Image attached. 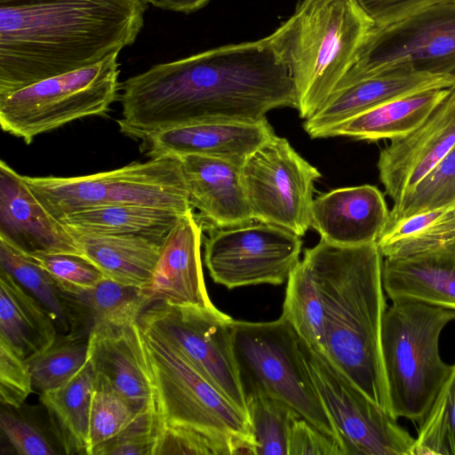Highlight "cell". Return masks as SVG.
<instances>
[{
	"label": "cell",
	"instance_id": "1",
	"mask_svg": "<svg viewBox=\"0 0 455 455\" xmlns=\"http://www.w3.org/2000/svg\"><path fill=\"white\" fill-rule=\"evenodd\" d=\"M120 132L142 137L175 126L254 123L277 108H298L285 64L266 37L160 63L121 84Z\"/></svg>",
	"mask_w": 455,
	"mask_h": 455
},
{
	"label": "cell",
	"instance_id": "2",
	"mask_svg": "<svg viewBox=\"0 0 455 455\" xmlns=\"http://www.w3.org/2000/svg\"><path fill=\"white\" fill-rule=\"evenodd\" d=\"M145 0H0V96L135 43Z\"/></svg>",
	"mask_w": 455,
	"mask_h": 455
},
{
	"label": "cell",
	"instance_id": "3",
	"mask_svg": "<svg viewBox=\"0 0 455 455\" xmlns=\"http://www.w3.org/2000/svg\"><path fill=\"white\" fill-rule=\"evenodd\" d=\"M303 259L316 282L323 307L321 351L368 398L390 413L381 355V328L387 307L378 243L343 246L320 239L305 250Z\"/></svg>",
	"mask_w": 455,
	"mask_h": 455
},
{
	"label": "cell",
	"instance_id": "4",
	"mask_svg": "<svg viewBox=\"0 0 455 455\" xmlns=\"http://www.w3.org/2000/svg\"><path fill=\"white\" fill-rule=\"evenodd\" d=\"M374 27L355 0H300L266 36L288 68L301 118H309L334 92Z\"/></svg>",
	"mask_w": 455,
	"mask_h": 455
},
{
	"label": "cell",
	"instance_id": "5",
	"mask_svg": "<svg viewBox=\"0 0 455 455\" xmlns=\"http://www.w3.org/2000/svg\"><path fill=\"white\" fill-rule=\"evenodd\" d=\"M391 300L381 328L390 413L420 424L452 369L441 358L439 339L455 320V310L414 299Z\"/></svg>",
	"mask_w": 455,
	"mask_h": 455
},
{
	"label": "cell",
	"instance_id": "6",
	"mask_svg": "<svg viewBox=\"0 0 455 455\" xmlns=\"http://www.w3.org/2000/svg\"><path fill=\"white\" fill-rule=\"evenodd\" d=\"M141 329L155 388L157 431L193 430L228 443L233 454L255 453L250 419L174 346Z\"/></svg>",
	"mask_w": 455,
	"mask_h": 455
},
{
	"label": "cell",
	"instance_id": "7",
	"mask_svg": "<svg viewBox=\"0 0 455 455\" xmlns=\"http://www.w3.org/2000/svg\"><path fill=\"white\" fill-rule=\"evenodd\" d=\"M22 178L59 221L73 212L110 205L132 204L182 213L193 210L181 162L176 156L153 157L84 176Z\"/></svg>",
	"mask_w": 455,
	"mask_h": 455
},
{
	"label": "cell",
	"instance_id": "8",
	"mask_svg": "<svg viewBox=\"0 0 455 455\" xmlns=\"http://www.w3.org/2000/svg\"><path fill=\"white\" fill-rule=\"evenodd\" d=\"M232 337L245 396L262 393L285 403L339 444L292 325L283 315L271 322L233 319Z\"/></svg>",
	"mask_w": 455,
	"mask_h": 455
},
{
	"label": "cell",
	"instance_id": "9",
	"mask_svg": "<svg viewBox=\"0 0 455 455\" xmlns=\"http://www.w3.org/2000/svg\"><path fill=\"white\" fill-rule=\"evenodd\" d=\"M118 54L0 96L2 130L30 144L75 120L106 116L120 97Z\"/></svg>",
	"mask_w": 455,
	"mask_h": 455
},
{
	"label": "cell",
	"instance_id": "10",
	"mask_svg": "<svg viewBox=\"0 0 455 455\" xmlns=\"http://www.w3.org/2000/svg\"><path fill=\"white\" fill-rule=\"evenodd\" d=\"M394 65L455 76V0L375 26L334 92Z\"/></svg>",
	"mask_w": 455,
	"mask_h": 455
},
{
	"label": "cell",
	"instance_id": "11",
	"mask_svg": "<svg viewBox=\"0 0 455 455\" xmlns=\"http://www.w3.org/2000/svg\"><path fill=\"white\" fill-rule=\"evenodd\" d=\"M232 321L215 306L165 301L150 305L138 319L142 329L178 348L205 379L248 415L234 354Z\"/></svg>",
	"mask_w": 455,
	"mask_h": 455
},
{
	"label": "cell",
	"instance_id": "12",
	"mask_svg": "<svg viewBox=\"0 0 455 455\" xmlns=\"http://www.w3.org/2000/svg\"><path fill=\"white\" fill-rule=\"evenodd\" d=\"M306 363L343 455H411L415 438L368 398L318 348L300 339Z\"/></svg>",
	"mask_w": 455,
	"mask_h": 455
},
{
	"label": "cell",
	"instance_id": "13",
	"mask_svg": "<svg viewBox=\"0 0 455 455\" xmlns=\"http://www.w3.org/2000/svg\"><path fill=\"white\" fill-rule=\"evenodd\" d=\"M254 220L302 237L309 227L315 182L321 172L275 134L241 166Z\"/></svg>",
	"mask_w": 455,
	"mask_h": 455
},
{
	"label": "cell",
	"instance_id": "14",
	"mask_svg": "<svg viewBox=\"0 0 455 455\" xmlns=\"http://www.w3.org/2000/svg\"><path fill=\"white\" fill-rule=\"evenodd\" d=\"M301 237L259 222L213 230L204 243V263L212 280L228 289L288 280L299 261Z\"/></svg>",
	"mask_w": 455,
	"mask_h": 455
},
{
	"label": "cell",
	"instance_id": "15",
	"mask_svg": "<svg viewBox=\"0 0 455 455\" xmlns=\"http://www.w3.org/2000/svg\"><path fill=\"white\" fill-rule=\"evenodd\" d=\"M455 146V84L413 131L381 149L378 170L394 203L413 188Z\"/></svg>",
	"mask_w": 455,
	"mask_h": 455
},
{
	"label": "cell",
	"instance_id": "16",
	"mask_svg": "<svg viewBox=\"0 0 455 455\" xmlns=\"http://www.w3.org/2000/svg\"><path fill=\"white\" fill-rule=\"evenodd\" d=\"M88 343L94 379L123 395L140 414L156 413L139 322L98 327L90 332Z\"/></svg>",
	"mask_w": 455,
	"mask_h": 455
},
{
	"label": "cell",
	"instance_id": "17",
	"mask_svg": "<svg viewBox=\"0 0 455 455\" xmlns=\"http://www.w3.org/2000/svg\"><path fill=\"white\" fill-rule=\"evenodd\" d=\"M0 240L28 254L84 257L68 228L40 204L19 174L0 162Z\"/></svg>",
	"mask_w": 455,
	"mask_h": 455
},
{
	"label": "cell",
	"instance_id": "18",
	"mask_svg": "<svg viewBox=\"0 0 455 455\" xmlns=\"http://www.w3.org/2000/svg\"><path fill=\"white\" fill-rule=\"evenodd\" d=\"M275 134L267 118L254 123H198L149 133L140 139V148L150 158L198 155L242 166Z\"/></svg>",
	"mask_w": 455,
	"mask_h": 455
},
{
	"label": "cell",
	"instance_id": "19",
	"mask_svg": "<svg viewBox=\"0 0 455 455\" xmlns=\"http://www.w3.org/2000/svg\"><path fill=\"white\" fill-rule=\"evenodd\" d=\"M455 76L420 72L406 65H394L334 92L303 124L312 138L328 132L347 120L384 102L431 89L450 88Z\"/></svg>",
	"mask_w": 455,
	"mask_h": 455
},
{
	"label": "cell",
	"instance_id": "20",
	"mask_svg": "<svg viewBox=\"0 0 455 455\" xmlns=\"http://www.w3.org/2000/svg\"><path fill=\"white\" fill-rule=\"evenodd\" d=\"M203 222L193 210L164 237L150 286L142 290L148 307L156 302L214 307L204 283L201 244Z\"/></svg>",
	"mask_w": 455,
	"mask_h": 455
},
{
	"label": "cell",
	"instance_id": "21",
	"mask_svg": "<svg viewBox=\"0 0 455 455\" xmlns=\"http://www.w3.org/2000/svg\"><path fill=\"white\" fill-rule=\"evenodd\" d=\"M389 216L385 196L375 186L333 189L312 202L311 228L321 239L355 246L377 242Z\"/></svg>",
	"mask_w": 455,
	"mask_h": 455
},
{
	"label": "cell",
	"instance_id": "22",
	"mask_svg": "<svg viewBox=\"0 0 455 455\" xmlns=\"http://www.w3.org/2000/svg\"><path fill=\"white\" fill-rule=\"evenodd\" d=\"M192 208L216 228L254 220L241 175V166L219 158L186 155L179 157Z\"/></svg>",
	"mask_w": 455,
	"mask_h": 455
},
{
	"label": "cell",
	"instance_id": "23",
	"mask_svg": "<svg viewBox=\"0 0 455 455\" xmlns=\"http://www.w3.org/2000/svg\"><path fill=\"white\" fill-rule=\"evenodd\" d=\"M382 278L391 299L455 310V236L419 253L383 258Z\"/></svg>",
	"mask_w": 455,
	"mask_h": 455
},
{
	"label": "cell",
	"instance_id": "24",
	"mask_svg": "<svg viewBox=\"0 0 455 455\" xmlns=\"http://www.w3.org/2000/svg\"><path fill=\"white\" fill-rule=\"evenodd\" d=\"M68 230L105 277L143 291L150 286L164 238Z\"/></svg>",
	"mask_w": 455,
	"mask_h": 455
},
{
	"label": "cell",
	"instance_id": "25",
	"mask_svg": "<svg viewBox=\"0 0 455 455\" xmlns=\"http://www.w3.org/2000/svg\"><path fill=\"white\" fill-rule=\"evenodd\" d=\"M59 291L69 322L68 333L81 337H89L103 325L136 322L148 307L142 289L107 277L90 288Z\"/></svg>",
	"mask_w": 455,
	"mask_h": 455
},
{
	"label": "cell",
	"instance_id": "26",
	"mask_svg": "<svg viewBox=\"0 0 455 455\" xmlns=\"http://www.w3.org/2000/svg\"><path fill=\"white\" fill-rule=\"evenodd\" d=\"M58 332L42 303L0 268V340L28 363L48 349Z\"/></svg>",
	"mask_w": 455,
	"mask_h": 455
},
{
	"label": "cell",
	"instance_id": "27",
	"mask_svg": "<svg viewBox=\"0 0 455 455\" xmlns=\"http://www.w3.org/2000/svg\"><path fill=\"white\" fill-rule=\"evenodd\" d=\"M450 88L425 90L384 102L334 127L326 138L377 141L404 136L429 116Z\"/></svg>",
	"mask_w": 455,
	"mask_h": 455
},
{
	"label": "cell",
	"instance_id": "28",
	"mask_svg": "<svg viewBox=\"0 0 455 455\" xmlns=\"http://www.w3.org/2000/svg\"><path fill=\"white\" fill-rule=\"evenodd\" d=\"M94 371L90 361L65 385L42 392L52 430L66 454L91 455L90 416Z\"/></svg>",
	"mask_w": 455,
	"mask_h": 455
},
{
	"label": "cell",
	"instance_id": "29",
	"mask_svg": "<svg viewBox=\"0 0 455 455\" xmlns=\"http://www.w3.org/2000/svg\"><path fill=\"white\" fill-rule=\"evenodd\" d=\"M185 214L166 209L123 204L73 212L60 222L78 232L163 239Z\"/></svg>",
	"mask_w": 455,
	"mask_h": 455
},
{
	"label": "cell",
	"instance_id": "30",
	"mask_svg": "<svg viewBox=\"0 0 455 455\" xmlns=\"http://www.w3.org/2000/svg\"><path fill=\"white\" fill-rule=\"evenodd\" d=\"M455 236V202L385 228L377 243L383 258L404 257Z\"/></svg>",
	"mask_w": 455,
	"mask_h": 455
},
{
	"label": "cell",
	"instance_id": "31",
	"mask_svg": "<svg viewBox=\"0 0 455 455\" xmlns=\"http://www.w3.org/2000/svg\"><path fill=\"white\" fill-rule=\"evenodd\" d=\"M282 315L308 346H324V314L321 294L313 274L302 259L289 275Z\"/></svg>",
	"mask_w": 455,
	"mask_h": 455
},
{
	"label": "cell",
	"instance_id": "32",
	"mask_svg": "<svg viewBox=\"0 0 455 455\" xmlns=\"http://www.w3.org/2000/svg\"><path fill=\"white\" fill-rule=\"evenodd\" d=\"M0 268L32 294L50 312L59 332H69L70 326L58 285L50 274L29 255L0 240Z\"/></svg>",
	"mask_w": 455,
	"mask_h": 455
},
{
	"label": "cell",
	"instance_id": "33",
	"mask_svg": "<svg viewBox=\"0 0 455 455\" xmlns=\"http://www.w3.org/2000/svg\"><path fill=\"white\" fill-rule=\"evenodd\" d=\"M256 455H288L294 421L301 417L285 403L262 393L246 396Z\"/></svg>",
	"mask_w": 455,
	"mask_h": 455
},
{
	"label": "cell",
	"instance_id": "34",
	"mask_svg": "<svg viewBox=\"0 0 455 455\" xmlns=\"http://www.w3.org/2000/svg\"><path fill=\"white\" fill-rule=\"evenodd\" d=\"M88 338L71 333L58 335L48 349L28 362L33 387L42 393L72 379L89 361Z\"/></svg>",
	"mask_w": 455,
	"mask_h": 455
},
{
	"label": "cell",
	"instance_id": "35",
	"mask_svg": "<svg viewBox=\"0 0 455 455\" xmlns=\"http://www.w3.org/2000/svg\"><path fill=\"white\" fill-rule=\"evenodd\" d=\"M455 202V146L410 191L394 203L385 228Z\"/></svg>",
	"mask_w": 455,
	"mask_h": 455
},
{
	"label": "cell",
	"instance_id": "36",
	"mask_svg": "<svg viewBox=\"0 0 455 455\" xmlns=\"http://www.w3.org/2000/svg\"><path fill=\"white\" fill-rule=\"evenodd\" d=\"M140 415L123 395L94 379L90 416L91 455L99 445L126 429Z\"/></svg>",
	"mask_w": 455,
	"mask_h": 455
},
{
	"label": "cell",
	"instance_id": "37",
	"mask_svg": "<svg viewBox=\"0 0 455 455\" xmlns=\"http://www.w3.org/2000/svg\"><path fill=\"white\" fill-rule=\"evenodd\" d=\"M46 270L59 289L90 288L105 275L84 257L63 253H36L29 255Z\"/></svg>",
	"mask_w": 455,
	"mask_h": 455
},
{
	"label": "cell",
	"instance_id": "38",
	"mask_svg": "<svg viewBox=\"0 0 455 455\" xmlns=\"http://www.w3.org/2000/svg\"><path fill=\"white\" fill-rule=\"evenodd\" d=\"M4 406L0 413V429L16 453L20 455H55V445L36 422Z\"/></svg>",
	"mask_w": 455,
	"mask_h": 455
},
{
	"label": "cell",
	"instance_id": "39",
	"mask_svg": "<svg viewBox=\"0 0 455 455\" xmlns=\"http://www.w3.org/2000/svg\"><path fill=\"white\" fill-rule=\"evenodd\" d=\"M411 455H452L451 424L443 388L420 423Z\"/></svg>",
	"mask_w": 455,
	"mask_h": 455
},
{
	"label": "cell",
	"instance_id": "40",
	"mask_svg": "<svg viewBox=\"0 0 455 455\" xmlns=\"http://www.w3.org/2000/svg\"><path fill=\"white\" fill-rule=\"evenodd\" d=\"M156 436V413H145L117 435L99 445L92 455H153Z\"/></svg>",
	"mask_w": 455,
	"mask_h": 455
},
{
	"label": "cell",
	"instance_id": "41",
	"mask_svg": "<svg viewBox=\"0 0 455 455\" xmlns=\"http://www.w3.org/2000/svg\"><path fill=\"white\" fill-rule=\"evenodd\" d=\"M28 363L0 340V401L2 405L20 408L32 392Z\"/></svg>",
	"mask_w": 455,
	"mask_h": 455
},
{
	"label": "cell",
	"instance_id": "42",
	"mask_svg": "<svg viewBox=\"0 0 455 455\" xmlns=\"http://www.w3.org/2000/svg\"><path fill=\"white\" fill-rule=\"evenodd\" d=\"M231 455V447L223 442L201 433L174 427H161L157 431L153 455Z\"/></svg>",
	"mask_w": 455,
	"mask_h": 455
},
{
	"label": "cell",
	"instance_id": "43",
	"mask_svg": "<svg viewBox=\"0 0 455 455\" xmlns=\"http://www.w3.org/2000/svg\"><path fill=\"white\" fill-rule=\"evenodd\" d=\"M288 455H343V452L336 440L300 418L291 427Z\"/></svg>",
	"mask_w": 455,
	"mask_h": 455
},
{
	"label": "cell",
	"instance_id": "44",
	"mask_svg": "<svg viewBox=\"0 0 455 455\" xmlns=\"http://www.w3.org/2000/svg\"><path fill=\"white\" fill-rule=\"evenodd\" d=\"M376 27H383L435 4L453 0H355Z\"/></svg>",
	"mask_w": 455,
	"mask_h": 455
},
{
	"label": "cell",
	"instance_id": "45",
	"mask_svg": "<svg viewBox=\"0 0 455 455\" xmlns=\"http://www.w3.org/2000/svg\"><path fill=\"white\" fill-rule=\"evenodd\" d=\"M155 7L189 14L204 7L211 0H145Z\"/></svg>",
	"mask_w": 455,
	"mask_h": 455
},
{
	"label": "cell",
	"instance_id": "46",
	"mask_svg": "<svg viewBox=\"0 0 455 455\" xmlns=\"http://www.w3.org/2000/svg\"><path fill=\"white\" fill-rule=\"evenodd\" d=\"M451 432L452 455H455V363L443 386Z\"/></svg>",
	"mask_w": 455,
	"mask_h": 455
}]
</instances>
